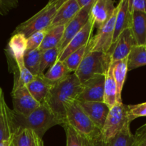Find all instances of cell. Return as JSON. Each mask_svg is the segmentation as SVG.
I'll list each match as a JSON object with an SVG mask.
<instances>
[{
    "mask_svg": "<svg viewBox=\"0 0 146 146\" xmlns=\"http://www.w3.org/2000/svg\"><path fill=\"white\" fill-rule=\"evenodd\" d=\"M11 95L13 111L18 115L27 116L41 105L31 96L26 86L12 88Z\"/></svg>",
    "mask_w": 146,
    "mask_h": 146,
    "instance_id": "8",
    "label": "cell"
},
{
    "mask_svg": "<svg viewBox=\"0 0 146 146\" xmlns=\"http://www.w3.org/2000/svg\"><path fill=\"white\" fill-rule=\"evenodd\" d=\"M112 0H95L90 11V19L97 29L101 28L112 17L116 7Z\"/></svg>",
    "mask_w": 146,
    "mask_h": 146,
    "instance_id": "13",
    "label": "cell"
},
{
    "mask_svg": "<svg viewBox=\"0 0 146 146\" xmlns=\"http://www.w3.org/2000/svg\"><path fill=\"white\" fill-rule=\"evenodd\" d=\"M129 124H130V122L127 116V106L123 103L115 104L110 109L101 130V142L107 145L109 141Z\"/></svg>",
    "mask_w": 146,
    "mask_h": 146,
    "instance_id": "6",
    "label": "cell"
},
{
    "mask_svg": "<svg viewBox=\"0 0 146 146\" xmlns=\"http://www.w3.org/2000/svg\"><path fill=\"white\" fill-rule=\"evenodd\" d=\"M93 5L81 9L77 15L66 24L64 27V34L58 46L60 54L67 46L72 38L82 30V29L87 24L90 19V11Z\"/></svg>",
    "mask_w": 146,
    "mask_h": 146,
    "instance_id": "9",
    "label": "cell"
},
{
    "mask_svg": "<svg viewBox=\"0 0 146 146\" xmlns=\"http://www.w3.org/2000/svg\"><path fill=\"white\" fill-rule=\"evenodd\" d=\"M33 138H34V145L33 146H44L42 138H40L34 132H33Z\"/></svg>",
    "mask_w": 146,
    "mask_h": 146,
    "instance_id": "38",
    "label": "cell"
},
{
    "mask_svg": "<svg viewBox=\"0 0 146 146\" xmlns=\"http://www.w3.org/2000/svg\"><path fill=\"white\" fill-rule=\"evenodd\" d=\"M113 68V76L117 86V104L122 102V91L126 78L127 69V58L120 61L112 62Z\"/></svg>",
    "mask_w": 146,
    "mask_h": 146,
    "instance_id": "21",
    "label": "cell"
},
{
    "mask_svg": "<svg viewBox=\"0 0 146 146\" xmlns=\"http://www.w3.org/2000/svg\"><path fill=\"white\" fill-rule=\"evenodd\" d=\"M133 146H146V123L136 131Z\"/></svg>",
    "mask_w": 146,
    "mask_h": 146,
    "instance_id": "34",
    "label": "cell"
},
{
    "mask_svg": "<svg viewBox=\"0 0 146 146\" xmlns=\"http://www.w3.org/2000/svg\"><path fill=\"white\" fill-rule=\"evenodd\" d=\"M33 131L27 128H17L10 140V146H33Z\"/></svg>",
    "mask_w": 146,
    "mask_h": 146,
    "instance_id": "27",
    "label": "cell"
},
{
    "mask_svg": "<svg viewBox=\"0 0 146 146\" xmlns=\"http://www.w3.org/2000/svg\"><path fill=\"white\" fill-rule=\"evenodd\" d=\"M87 51V45L82 46L78 50L70 54L63 62L65 64L70 72L74 73L82 61L86 52Z\"/></svg>",
    "mask_w": 146,
    "mask_h": 146,
    "instance_id": "31",
    "label": "cell"
},
{
    "mask_svg": "<svg viewBox=\"0 0 146 146\" xmlns=\"http://www.w3.org/2000/svg\"><path fill=\"white\" fill-rule=\"evenodd\" d=\"M117 11L116 14L115 24L114 36H113V44L118 39L120 34L130 27L131 12L129 10L128 0H122L119 2Z\"/></svg>",
    "mask_w": 146,
    "mask_h": 146,
    "instance_id": "20",
    "label": "cell"
},
{
    "mask_svg": "<svg viewBox=\"0 0 146 146\" xmlns=\"http://www.w3.org/2000/svg\"><path fill=\"white\" fill-rule=\"evenodd\" d=\"M80 10L77 0H65L64 4L57 9L49 29L57 26H65L77 15Z\"/></svg>",
    "mask_w": 146,
    "mask_h": 146,
    "instance_id": "17",
    "label": "cell"
},
{
    "mask_svg": "<svg viewBox=\"0 0 146 146\" xmlns=\"http://www.w3.org/2000/svg\"><path fill=\"white\" fill-rule=\"evenodd\" d=\"M42 51L38 49L27 50L24 56V64L26 68L34 76L39 75Z\"/></svg>",
    "mask_w": 146,
    "mask_h": 146,
    "instance_id": "28",
    "label": "cell"
},
{
    "mask_svg": "<svg viewBox=\"0 0 146 146\" xmlns=\"http://www.w3.org/2000/svg\"><path fill=\"white\" fill-rule=\"evenodd\" d=\"M129 10L146 13V0H128Z\"/></svg>",
    "mask_w": 146,
    "mask_h": 146,
    "instance_id": "36",
    "label": "cell"
},
{
    "mask_svg": "<svg viewBox=\"0 0 146 146\" xmlns=\"http://www.w3.org/2000/svg\"><path fill=\"white\" fill-rule=\"evenodd\" d=\"M130 29L136 45H146V13L133 11L130 17Z\"/></svg>",
    "mask_w": 146,
    "mask_h": 146,
    "instance_id": "18",
    "label": "cell"
},
{
    "mask_svg": "<svg viewBox=\"0 0 146 146\" xmlns=\"http://www.w3.org/2000/svg\"><path fill=\"white\" fill-rule=\"evenodd\" d=\"M62 126L65 131L67 146H106L100 141H92L80 135L68 124Z\"/></svg>",
    "mask_w": 146,
    "mask_h": 146,
    "instance_id": "23",
    "label": "cell"
},
{
    "mask_svg": "<svg viewBox=\"0 0 146 146\" xmlns=\"http://www.w3.org/2000/svg\"><path fill=\"white\" fill-rule=\"evenodd\" d=\"M18 6L17 0H0V14L6 15Z\"/></svg>",
    "mask_w": 146,
    "mask_h": 146,
    "instance_id": "35",
    "label": "cell"
},
{
    "mask_svg": "<svg viewBox=\"0 0 146 146\" xmlns=\"http://www.w3.org/2000/svg\"><path fill=\"white\" fill-rule=\"evenodd\" d=\"M59 54L60 51L58 48H51L42 51L39 75H43L44 74V71L47 68H50L57 61Z\"/></svg>",
    "mask_w": 146,
    "mask_h": 146,
    "instance_id": "30",
    "label": "cell"
},
{
    "mask_svg": "<svg viewBox=\"0 0 146 146\" xmlns=\"http://www.w3.org/2000/svg\"><path fill=\"white\" fill-rule=\"evenodd\" d=\"M14 130L17 128H27L32 131L40 138L52 127L56 125H63L60 121L47 106L42 104L27 116L18 115L13 111Z\"/></svg>",
    "mask_w": 146,
    "mask_h": 146,
    "instance_id": "2",
    "label": "cell"
},
{
    "mask_svg": "<svg viewBox=\"0 0 146 146\" xmlns=\"http://www.w3.org/2000/svg\"><path fill=\"white\" fill-rule=\"evenodd\" d=\"M127 112L130 123L139 117H146V102L136 105H127Z\"/></svg>",
    "mask_w": 146,
    "mask_h": 146,
    "instance_id": "32",
    "label": "cell"
},
{
    "mask_svg": "<svg viewBox=\"0 0 146 146\" xmlns=\"http://www.w3.org/2000/svg\"><path fill=\"white\" fill-rule=\"evenodd\" d=\"M64 1L65 0L49 1L47 5L37 14L17 26L13 34H24L27 38L37 31L47 30L52 22L57 9L64 4Z\"/></svg>",
    "mask_w": 146,
    "mask_h": 146,
    "instance_id": "4",
    "label": "cell"
},
{
    "mask_svg": "<svg viewBox=\"0 0 146 146\" xmlns=\"http://www.w3.org/2000/svg\"><path fill=\"white\" fill-rule=\"evenodd\" d=\"M93 29H94V25H93L91 19H90L87 24L82 29L80 32L77 33L72 38V40L69 42L67 46L59 54L57 61L63 62L73 52L78 50L79 48H82V46H87L90 41V38H92Z\"/></svg>",
    "mask_w": 146,
    "mask_h": 146,
    "instance_id": "11",
    "label": "cell"
},
{
    "mask_svg": "<svg viewBox=\"0 0 146 146\" xmlns=\"http://www.w3.org/2000/svg\"><path fill=\"white\" fill-rule=\"evenodd\" d=\"M145 47H146V45H145Z\"/></svg>",
    "mask_w": 146,
    "mask_h": 146,
    "instance_id": "40",
    "label": "cell"
},
{
    "mask_svg": "<svg viewBox=\"0 0 146 146\" xmlns=\"http://www.w3.org/2000/svg\"><path fill=\"white\" fill-rule=\"evenodd\" d=\"M117 7H116L111 18L102 27L99 29L97 34L92 37L87 44V51H101L108 53L113 44L115 24Z\"/></svg>",
    "mask_w": 146,
    "mask_h": 146,
    "instance_id": "7",
    "label": "cell"
},
{
    "mask_svg": "<svg viewBox=\"0 0 146 146\" xmlns=\"http://www.w3.org/2000/svg\"><path fill=\"white\" fill-rule=\"evenodd\" d=\"M78 103L94 125L99 129L102 130L110 109L108 106L104 102L78 101Z\"/></svg>",
    "mask_w": 146,
    "mask_h": 146,
    "instance_id": "16",
    "label": "cell"
},
{
    "mask_svg": "<svg viewBox=\"0 0 146 146\" xmlns=\"http://www.w3.org/2000/svg\"><path fill=\"white\" fill-rule=\"evenodd\" d=\"M82 91V84L74 73H72L52 86L44 104H47L64 125L66 123L64 106L70 101L77 100Z\"/></svg>",
    "mask_w": 146,
    "mask_h": 146,
    "instance_id": "1",
    "label": "cell"
},
{
    "mask_svg": "<svg viewBox=\"0 0 146 146\" xmlns=\"http://www.w3.org/2000/svg\"><path fill=\"white\" fill-rule=\"evenodd\" d=\"M146 65L145 46L135 45L130 51L127 57V69L128 71Z\"/></svg>",
    "mask_w": 146,
    "mask_h": 146,
    "instance_id": "26",
    "label": "cell"
},
{
    "mask_svg": "<svg viewBox=\"0 0 146 146\" xmlns=\"http://www.w3.org/2000/svg\"><path fill=\"white\" fill-rule=\"evenodd\" d=\"M105 76L92 77L83 83L82 91L77 101L81 102H104Z\"/></svg>",
    "mask_w": 146,
    "mask_h": 146,
    "instance_id": "10",
    "label": "cell"
},
{
    "mask_svg": "<svg viewBox=\"0 0 146 146\" xmlns=\"http://www.w3.org/2000/svg\"><path fill=\"white\" fill-rule=\"evenodd\" d=\"M136 45L130 27L126 29L112 46L109 52L111 54L112 62L120 61L128 57L132 48Z\"/></svg>",
    "mask_w": 146,
    "mask_h": 146,
    "instance_id": "12",
    "label": "cell"
},
{
    "mask_svg": "<svg viewBox=\"0 0 146 146\" xmlns=\"http://www.w3.org/2000/svg\"><path fill=\"white\" fill-rule=\"evenodd\" d=\"M77 1L80 9H81L84 8V7L93 5L94 3L95 2V0H77Z\"/></svg>",
    "mask_w": 146,
    "mask_h": 146,
    "instance_id": "37",
    "label": "cell"
},
{
    "mask_svg": "<svg viewBox=\"0 0 146 146\" xmlns=\"http://www.w3.org/2000/svg\"><path fill=\"white\" fill-rule=\"evenodd\" d=\"M14 132L13 110H11L4 99V92L0 93V143L10 141Z\"/></svg>",
    "mask_w": 146,
    "mask_h": 146,
    "instance_id": "14",
    "label": "cell"
},
{
    "mask_svg": "<svg viewBox=\"0 0 146 146\" xmlns=\"http://www.w3.org/2000/svg\"><path fill=\"white\" fill-rule=\"evenodd\" d=\"M54 84H52L44 78L43 75H37L29 83L26 87L31 96L40 104L45 102L46 98L50 93V89Z\"/></svg>",
    "mask_w": 146,
    "mask_h": 146,
    "instance_id": "19",
    "label": "cell"
},
{
    "mask_svg": "<svg viewBox=\"0 0 146 146\" xmlns=\"http://www.w3.org/2000/svg\"><path fill=\"white\" fill-rule=\"evenodd\" d=\"M112 64L111 54L101 51H87L74 74L83 84L96 76H105Z\"/></svg>",
    "mask_w": 146,
    "mask_h": 146,
    "instance_id": "5",
    "label": "cell"
},
{
    "mask_svg": "<svg viewBox=\"0 0 146 146\" xmlns=\"http://www.w3.org/2000/svg\"><path fill=\"white\" fill-rule=\"evenodd\" d=\"M27 38L21 34H12L8 43L7 56L15 65L24 64V56L27 49Z\"/></svg>",
    "mask_w": 146,
    "mask_h": 146,
    "instance_id": "15",
    "label": "cell"
},
{
    "mask_svg": "<svg viewBox=\"0 0 146 146\" xmlns=\"http://www.w3.org/2000/svg\"><path fill=\"white\" fill-rule=\"evenodd\" d=\"M64 27L65 26L60 25L47 29L44 40L39 48V50L40 51H44L51 48H58L62 38Z\"/></svg>",
    "mask_w": 146,
    "mask_h": 146,
    "instance_id": "22",
    "label": "cell"
},
{
    "mask_svg": "<svg viewBox=\"0 0 146 146\" xmlns=\"http://www.w3.org/2000/svg\"><path fill=\"white\" fill-rule=\"evenodd\" d=\"M47 30L44 31H37L34 33L29 36L27 37V50H34L38 49L41 46L44 36L46 35Z\"/></svg>",
    "mask_w": 146,
    "mask_h": 146,
    "instance_id": "33",
    "label": "cell"
},
{
    "mask_svg": "<svg viewBox=\"0 0 146 146\" xmlns=\"http://www.w3.org/2000/svg\"><path fill=\"white\" fill-rule=\"evenodd\" d=\"M0 146H10V141L0 143Z\"/></svg>",
    "mask_w": 146,
    "mask_h": 146,
    "instance_id": "39",
    "label": "cell"
},
{
    "mask_svg": "<svg viewBox=\"0 0 146 146\" xmlns=\"http://www.w3.org/2000/svg\"><path fill=\"white\" fill-rule=\"evenodd\" d=\"M64 110L65 124H68L78 133L89 140L101 142V130L94 125L77 100H73L65 104Z\"/></svg>",
    "mask_w": 146,
    "mask_h": 146,
    "instance_id": "3",
    "label": "cell"
},
{
    "mask_svg": "<svg viewBox=\"0 0 146 146\" xmlns=\"http://www.w3.org/2000/svg\"><path fill=\"white\" fill-rule=\"evenodd\" d=\"M134 135L130 129V124L125 126L110 141L107 146H133Z\"/></svg>",
    "mask_w": 146,
    "mask_h": 146,
    "instance_id": "29",
    "label": "cell"
},
{
    "mask_svg": "<svg viewBox=\"0 0 146 146\" xmlns=\"http://www.w3.org/2000/svg\"><path fill=\"white\" fill-rule=\"evenodd\" d=\"M71 74L72 72H70L64 62L57 61L50 68H48V71L45 74H43V76L52 84H55Z\"/></svg>",
    "mask_w": 146,
    "mask_h": 146,
    "instance_id": "25",
    "label": "cell"
},
{
    "mask_svg": "<svg viewBox=\"0 0 146 146\" xmlns=\"http://www.w3.org/2000/svg\"><path fill=\"white\" fill-rule=\"evenodd\" d=\"M104 103L107 104L110 108L117 104V86L113 76V68L112 64L105 75Z\"/></svg>",
    "mask_w": 146,
    "mask_h": 146,
    "instance_id": "24",
    "label": "cell"
}]
</instances>
